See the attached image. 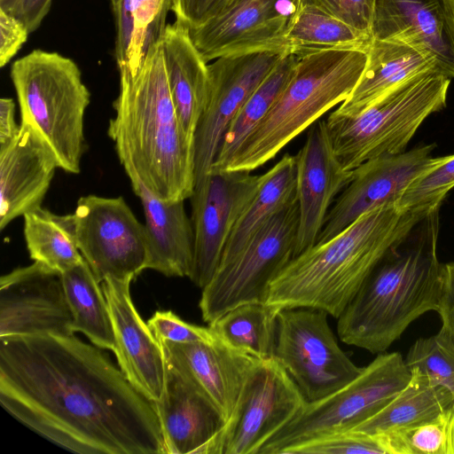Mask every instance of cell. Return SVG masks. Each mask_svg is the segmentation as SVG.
Returning a JSON list of instances; mask_svg holds the SVG:
<instances>
[{"label": "cell", "mask_w": 454, "mask_h": 454, "mask_svg": "<svg viewBox=\"0 0 454 454\" xmlns=\"http://www.w3.org/2000/svg\"><path fill=\"white\" fill-rule=\"evenodd\" d=\"M52 0H20L14 16L27 26L29 32L36 30L49 12Z\"/></svg>", "instance_id": "44"}, {"label": "cell", "mask_w": 454, "mask_h": 454, "mask_svg": "<svg viewBox=\"0 0 454 454\" xmlns=\"http://www.w3.org/2000/svg\"><path fill=\"white\" fill-rule=\"evenodd\" d=\"M287 53L286 49L239 51L223 55L207 65L208 97L193 139L195 184L210 171L231 120Z\"/></svg>", "instance_id": "12"}, {"label": "cell", "mask_w": 454, "mask_h": 454, "mask_svg": "<svg viewBox=\"0 0 454 454\" xmlns=\"http://www.w3.org/2000/svg\"><path fill=\"white\" fill-rule=\"evenodd\" d=\"M30 258L63 273L84 261L75 236L74 214L57 215L43 207L23 215Z\"/></svg>", "instance_id": "31"}, {"label": "cell", "mask_w": 454, "mask_h": 454, "mask_svg": "<svg viewBox=\"0 0 454 454\" xmlns=\"http://www.w3.org/2000/svg\"><path fill=\"white\" fill-rule=\"evenodd\" d=\"M301 4L302 0H231L212 20L189 30L190 35L207 62L239 51L286 49V38Z\"/></svg>", "instance_id": "16"}, {"label": "cell", "mask_w": 454, "mask_h": 454, "mask_svg": "<svg viewBox=\"0 0 454 454\" xmlns=\"http://www.w3.org/2000/svg\"><path fill=\"white\" fill-rule=\"evenodd\" d=\"M439 209L385 255L348 302L337 323L343 342L385 352L414 320L437 310L442 270L436 250Z\"/></svg>", "instance_id": "4"}, {"label": "cell", "mask_w": 454, "mask_h": 454, "mask_svg": "<svg viewBox=\"0 0 454 454\" xmlns=\"http://www.w3.org/2000/svg\"><path fill=\"white\" fill-rule=\"evenodd\" d=\"M295 156L299 222L294 257L316 245L336 196L352 178L335 154L325 120L312 124Z\"/></svg>", "instance_id": "19"}, {"label": "cell", "mask_w": 454, "mask_h": 454, "mask_svg": "<svg viewBox=\"0 0 454 454\" xmlns=\"http://www.w3.org/2000/svg\"><path fill=\"white\" fill-rule=\"evenodd\" d=\"M434 145L369 160L352 170V178L331 207L316 244L325 243L363 214L398 202L410 184L429 165Z\"/></svg>", "instance_id": "17"}, {"label": "cell", "mask_w": 454, "mask_h": 454, "mask_svg": "<svg viewBox=\"0 0 454 454\" xmlns=\"http://www.w3.org/2000/svg\"><path fill=\"white\" fill-rule=\"evenodd\" d=\"M160 343L166 360L193 380L228 424L238 410L250 375L261 360L231 348L217 337L212 343Z\"/></svg>", "instance_id": "23"}, {"label": "cell", "mask_w": 454, "mask_h": 454, "mask_svg": "<svg viewBox=\"0 0 454 454\" xmlns=\"http://www.w3.org/2000/svg\"><path fill=\"white\" fill-rule=\"evenodd\" d=\"M120 2H121V0H110L111 5L113 8V12H114L117 9Z\"/></svg>", "instance_id": "47"}, {"label": "cell", "mask_w": 454, "mask_h": 454, "mask_svg": "<svg viewBox=\"0 0 454 454\" xmlns=\"http://www.w3.org/2000/svg\"><path fill=\"white\" fill-rule=\"evenodd\" d=\"M372 40V35L347 25L310 0H302L287 33L286 47L298 56L321 50L368 51Z\"/></svg>", "instance_id": "33"}, {"label": "cell", "mask_w": 454, "mask_h": 454, "mask_svg": "<svg viewBox=\"0 0 454 454\" xmlns=\"http://www.w3.org/2000/svg\"><path fill=\"white\" fill-rule=\"evenodd\" d=\"M20 0H0V8L13 15Z\"/></svg>", "instance_id": "46"}, {"label": "cell", "mask_w": 454, "mask_h": 454, "mask_svg": "<svg viewBox=\"0 0 454 454\" xmlns=\"http://www.w3.org/2000/svg\"><path fill=\"white\" fill-rule=\"evenodd\" d=\"M298 59V55H285L251 94L227 127L211 169L225 170L242 144L274 105Z\"/></svg>", "instance_id": "34"}, {"label": "cell", "mask_w": 454, "mask_h": 454, "mask_svg": "<svg viewBox=\"0 0 454 454\" xmlns=\"http://www.w3.org/2000/svg\"><path fill=\"white\" fill-rule=\"evenodd\" d=\"M306 403L299 387L275 357L261 360L225 427L223 454H257Z\"/></svg>", "instance_id": "14"}, {"label": "cell", "mask_w": 454, "mask_h": 454, "mask_svg": "<svg viewBox=\"0 0 454 454\" xmlns=\"http://www.w3.org/2000/svg\"><path fill=\"white\" fill-rule=\"evenodd\" d=\"M0 403L69 451L166 454L154 403L74 334L0 338Z\"/></svg>", "instance_id": "1"}, {"label": "cell", "mask_w": 454, "mask_h": 454, "mask_svg": "<svg viewBox=\"0 0 454 454\" xmlns=\"http://www.w3.org/2000/svg\"><path fill=\"white\" fill-rule=\"evenodd\" d=\"M279 310L266 302H248L230 309L208 326L225 344L265 360L275 355Z\"/></svg>", "instance_id": "32"}, {"label": "cell", "mask_w": 454, "mask_h": 454, "mask_svg": "<svg viewBox=\"0 0 454 454\" xmlns=\"http://www.w3.org/2000/svg\"><path fill=\"white\" fill-rule=\"evenodd\" d=\"M131 281L107 278L101 282L114 333V352L128 380L155 403L163 392L166 358L161 344L132 301Z\"/></svg>", "instance_id": "20"}, {"label": "cell", "mask_w": 454, "mask_h": 454, "mask_svg": "<svg viewBox=\"0 0 454 454\" xmlns=\"http://www.w3.org/2000/svg\"><path fill=\"white\" fill-rule=\"evenodd\" d=\"M20 132L0 145V230L12 220L42 207L59 168L43 138L20 122Z\"/></svg>", "instance_id": "22"}, {"label": "cell", "mask_w": 454, "mask_h": 454, "mask_svg": "<svg viewBox=\"0 0 454 454\" xmlns=\"http://www.w3.org/2000/svg\"><path fill=\"white\" fill-rule=\"evenodd\" d=\"M407 384L376 413L350 430L378 434L428 419L450 405L454 396L433 385L419 370H411Z\"/></svg>", "instance_id": "29"}, {"label": "cell", "mask_w": 454, "mask_h": 454, "mask_svg": "<svg viewBox=\"0 0 454 454\" xmlns=\"http://www.w3.org/2000/svg\"><path fill=\"white\" fill-rule=\"evenodd\" d=\"M454 188V154L433 158L403 192L398 205L402 208H440L449 192Z\"/></svg>", "instance_id": "37"}, {"label": "cell", "mask_w": 454, "mask_h": 454, "mask_svg": "<svg viewBox=\"0 0 454 454\" xmlns=\"http://www.w3.org/2000/svg\"><path fill=\"white\" fill-rule=\"evenodd\" d=\"M29 30L18 17L0 8V67H3L26 43Z\"/></svg>", "instance_id": "42"}, {"label": "cell", "mask_w": 454, "mask_h": 454, "mask_svg": "<svg viewBox=\"0 0 454 454\" xmlns=\"http://www.w3.org/2000/svg\"><path fill=\"white\" fill-rule=\"evenodd\" d=\"M73 315V332H80L97 347L115 348L114 333L101 282L85 261L61 273Z\"/></svg>", "instance_id": "30"}, {"label": "cell", "mask_w": 454, "mask_h": 454, "mask_svg": "<svg viewBox=\"0 0 454 454\" xmlns=\"http://www.w3.org/2000/svg\"><path fill=\"white\" fill-rule=\"evenodd\" d=\"M404 363L410 371L419 370L433 385L448 389L454 396V340L443 328L433 336L418 339Z\"/></svg>", "instance_id": "36"}, {"label": "cell", "mask_w": 454, "mask_h": 454, "mask_svg": "<svg viewBox=\"0 0 454 454\" xmlns=\"http://www.w3.org/2000/svg\"><path fill=\"white\" fill-rule=\"evenodd\" d=\"M77 247L97 278L132 280L146 269L145 226L122 197H81L74 212Z\"/></svg>", "instance_id": "11"}, {"label": "cell", "mask_w": 454, "mask_h": 454, "mask_svg": "<svg viewBox=\"0 0 454 454\" xmlns=\"http://www.w3.org/2000/svg\"><path fill=\"white\" fill-rule=\"evenodd\" d=\"M107 134L127 176H137L157 198L190 199L193 144L185 136L170 94L161 41L134 76H120Z\"/></svg>", "instance_id": "2"}, {"label": "cell", "mask_w": 454, "mask_h": 454, "mask_svg": "<svg viewBox=\"0 0 454 454\" xmlns=\"http://www.w3.org/2000/svg\"><path fill=\"white\" fill-rule=\"evenodd\" d=\"M453 403H454V400H453Z\"/></svg>", "instance_id": "48"}, {"label": "cell", "mask_w": 454, "mask_h": 454, "mask_svg": "<svg viewBox=\"0 0 454 454\" xmlns=\"http://www.w3.org/2000/svg\"><path fill=\"white\" fill-rule=\"evenodd\" d=\"M450 80L436 67L403 81L359 113L333 111L325 122L343 167L351 171L369 160L404 152L422 122L446 106Z\"/></svg>", "instance_id": "7"}, {"label": "cell", "mask_w": 454, "mask_h": 454, "mask_svg": "<svg viewBox=\"0 0 454 454\" xmlns=\"http://www.w3.org/2000/svg\"><path fill=\"white\" fill-rule=\"evenodd\" d=\"M144 208L147 245L146 269L168 277H189L194 259V231L184 200L157 198L135 175L128 176Z\"/></svg>", "instance_id": "24"}, {"label": "cell", "mask_w": 454, "mask_h": 454, "mask_svg": "<svg viewBox=\"0 0 454 454\" xmlns=\"http://www.w3.org/2000/svg\"><path fill=\"white\" fill-rule=\"evenodd\" d=\"M324 310L299 307L278 311L274 357L307 402L338 391L363 371L340 348Z\"/></svg>", "instance_id": "10"}, {"label": "cell", "mask_w": 454, "mask_h": 454, "mask_svg": "<svg viewBox=\"0 0 454 454\" xmlns=\"http://www.w3.org/2000/svg\"><path fill=\"white\" fill-rule=\"evenodd\" d=\"M436 67L432 56L406 43L373 39L358 82L334 112L342 115L359 113L403 81Z\"/></svg>", "instance_id": "26"}, {"label": "cell", "mask_w": 454, "mask_h": 454, "mask_svg": "<svg viewBox=\"0 0 454 454\" xmlns=\"http://www.w3.org/2000/svg\"><path fill=\"white\" fill-rule=\"evenodd\" d=\"M147 325L158 341L176 343H212L216 336L210 327H202L182 320L171 310H157Z\"/></svg>", "instance_id": "39"}, {"label": "cell", "mask_w": 454, "mask_h": 454, "mask_svg": "<svg viewBox=\"0 0 454 454\" xmlns=\"http://www.w3.org/2000/svg\"><path fill=\"white\" fill-rule=\"evenodd\" d=\"M21 123L55 154L59 168L79 174L85 152L84 115L90 93L76 63L58 52L34 50L11 67Z\"/></svg>", "instance_id": "6"}, {"label": "cell", "mask_w": 454, "mask_h": 454, "mask_svg": "<svg viewBox=\"0 0 454 454\" xmlns=\"http://www.w3.org/2000/svg\"><path fill=\"white\" fill-rule=\"evenodd\" d=\"M436 312L443 328L454 340V262L442 263V284Z\"/></svg>", "instance_id": "43"}, {"label": "cell", "mask_w": 454, "mask_h": 454, "mask_svg": "<svg viewBox=\"0 0 454 454\" xmlns=\"http://www.w3.org/2000/svg\"><path fill=\"white\" fill-rule=\"evenodd\" d=\"M262 176L256 194L238 220L226 243L218 268L235 259L269 219L297 200L295 155L286 153Z\"/></svg>", "instance_id": "28"}, {"label": "cell", "mask_w": 454, "mask_h": 454, "mask_svg": "<svg viewBox=\"0 0 454 454\" xmlns=\"http://www.w3.org/2000/svg\"><path fill=\"white\" fill-rule=\"evenodd\" d=\"M173 0H121L115 18L114 55L120 76H134L161 41Z\"/></svg>", "instance_id": "27"}, {"label": "cell", "mask_w": 454, "mask_h": 454, "mask_svg": "<svg viewBox=\"0 0 454 454\" xmlns=\"http://www.w3.org/2000/svg\"><path fill=\"white\" fill-rule=\"evenodd\" d=\"M318 7L364 32L372 34L375 0H310Z\"/></svg>", "instance_id": "40"}, {"label": "cell", "mask_w": 454, "mask_h": 454, "mask_svg": "<svg viewBox=\"0 0 454 454\" xmlns=\"http://www.w3.org/2000/svg\"><path fill=\"white\" fill-rule=\"evenodd\" d=\"M372 34L432 56L454 78V0H375Z\"/></svg>", "instance_id": "21"}, {"label": "cell", "mask_w": 454, "mask_h": 454, "mask_svg": "<svg viewBox=\"0 0 454 454\" xmlns=\"http://www.w3.org/2000/svg\"><path fill=\"white\" fill-rule=\"evenodd\" d=\"M376 435L386 454H454V403L428 419Z\"/></svg>", "instance_id": "35"}, {"label": "cell", "mask_w": 454, "mask_h": 454, "mask_svg": "<svg viewBox=\"0 0 454 454\" xmlns=\"http://www.w3.org/2000/svg\"><path fill=\"white\" fill-rule=\"evenodd\" d=\"M367 51L333 49L299 56L274 105L225 170L251 172L262 167L326 112L345 101L364 70Z\"/></svg>", "instance_id": "5"}, {"label": "cell", "mask_w": 454, "mask_h": 454, "mask_svg": "<svg viewBox=\"0 0 454 454\" xmlns=\"http://www.w3.org/2000/svg\"><path fill=\"white\" fill-rule=\"evenodd\" d=\"M410 378L401 353H379L346 386L321 400L307 402L257 454H288L305 442L350 430L381 409Z\"/></svg>", "instance_id": "8"}, {"label": "cell", "mask_w": 454, "mask_h": 454, "mask_svg": "<svg viewBox=\"0 0 454 454\" xmlns=\"http://www.w3.org/2000/svg\"><path fill=\"white\" fill-rule=\"evenodd\" d=\"M161 46L178 119L185 136L193 144L208 97V64L193 43L189 29L177 21L167 25Z\"/></svg>", "instance_id": "25"}, {"label": "cell", "mask_w": 454, "mask_h": 454, "mask_svg": "<svg viewBox=\"0 0 454 454\" xmlns=\"http://www.w3.org/2000/svg\"><path fill=\"white\" fill-rule=\"evenodd\" d=\"M154 404L166 454H223L224 417L193 380L168 360L163 392Z\"/></svg>", "instance_id": "18"}, {"label": "cell", "mask_w": 454, "mask_h": 454, "mask_svg": "<svg viewBox=\"0 0 454 454\" xmlns=\"http://www.w3.org/2000/svg\"><path fill=\"white\" fill-rule=\"evenodd\" d=\"M62 274L35 262L0 279V338L74 334Z\"/></svg>", "instance_id": "15"}, {"label": "cell", "mask_w": 454, "mask_h": 454, "mask_svg": "<svg viewBox=\"0 0 454 454\" xmlns=\"http://www.w3.org/2000/svg\"><path fill=\"white\" fill-rule=\"evenodd\" d=\"M262 175L211 169L194 185L191 199L194 259L191 280L205 287L217 270L226 243L256 194Z\"/></svg>", "instance_id": "13"}, {"label": "cell", "mask_w": 454, "mask_h": 454, "mask_svg": "<svg viewBox=\"0 0 454 454\" xmlns=\"http://www.w3.org/2000/svg\"><path fill=\"white\" fill-rule=\"evenodd\" d=\"M430 213L390 202L363 214L330 240L292 258L271 282L265 302L278 309H317L338 318L377 264Z\"/></svg>", "instance_id": "3"}, {"label": "cell", "mask_w": 454, "mask_h": 454, "mask_svg": "<svg viewBox=\"0 0 454 454\" xmlns=\"http://www.w3.org/2000/svg\"><path fill=\"white\" fill-rule=\"evenodd\" d=\"M230 1L173 0L172 12L176 16V21L189 30H194L215 18Z\"/></svg>", "instance_id": "41"}, {"label": "cell", "mask_w": 454, "mask_h": 454, "mask_svg": "<svg viewBox=\"0 0 454 454\" xmlns=\"http://www.w3.org/2000/svg\"><path fill=\"white\" fill-rule=\"evenodd\" d=\"M299 222L297 200L269 219L227 265L202 288V318L211 323L248 302H265L270 286L294 257Z\"/></svg>", "instance_id": "9"}, {"label": "cell", "mask_w": 454, "mask_h": 454, "mask_svg": "<svg viewBox=\"0 0 454 454\" xmlns=\"http://www.w3.org/2000/svg\"><path fill=\"white\" fill-rule=\"evenodd\" d=\"M15 103L11 98L0 99V145L12 141L20 132L15 121Z\"/></svg>", "instance_id": "45"}, {"label": "cell", "mask_w": 454, "mask_h": 454, "mask_svg": "<svg viewBox=\"0 0 454 454\" xmlns=\"http://www.w3.org/2000/svg\"><path fill=\"white\" fill-rule=\"evenodd\" d=\"M386 454L376 434L348 430L305 442L288 454Z\"/></svg>", "instance_id": "38"}]
</instances>
